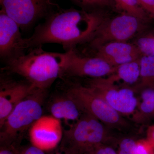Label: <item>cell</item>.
Listing matches in <instances>:
<instances>
[{"mask_svg":"<svg viewBox=\"0 0 154 154\" xmlns=\"http://www.w3.org/2000/svg\"><path fill=\"white\" fill-rule=\"evenodd\" d=\"M29 138L32 145L44 152L59 146L63 136L61 120L52 116H42L30 127Z\"/></svg>","mask_w":154,"mask_h":154,"instance_id":"cell-10","label":"cell"},{"mask_svg":"<svg viewBox=\"0 0 154 154\" xmlns=\"http://www.w3.org/2000/svg\"><path fill=\"white\" fill-rule=\"evenodd\" d=\"M146 139L154 148V125L148 127Z\"/></svg>","mask_w":154,"mask_h":154,"instance_id":"cell-27","label":"cell"},{"mask_svg":"<svg viewBox=\"0 0 154 154\" xmlns=\"http://www.w3.org/2000/svg\"><path fill=\"white\" fill-rule=\"evenodd\" d=\"M146 23L137 17L122 13L105 24L102 23L90 41L91 46L96 48L112 42H127L145 28Z\"/></svg>","mask_w":154,"mask_h":154,"instance_id":"cell-6","label":"cell"},{"mask_svg":"<svg viewBox=\"0 0 154 154\" xmlns=\"http://www.w3.org/2000/svg\"><path fill=\"white\" fill-rule=\"evenodd\" d=\"M136 154H154V148L146 139L139 140H136Z\"/></svg>","mask_w":154,"mask_h":154,"instance_id":"cell-21","label":"cell"},{"mask_svg":"<svg viewBox=\"0 0 154 154\" xmlns=\"http://www.w3.org/2000/svg\"><path fill=\"white\" fill-rule=\"evenodd\" d=\"M138 94V105L132 116L134 121L144 124L154 119V82L134 88Z\"/></svg>","mask_w":154,"mask_h":154,"instance_id":"cell-14","label":"cell"},{"mask_svg":"<svg viewBox=\"0 0 154 154\" xmlns=\"http://www.w3.org/2000/svg\"><path fill=\"white\" fill-rule=\"evenodd\" d=\"M66 94L74 100L83 113L94 116L109 128L122 129L128 125L122 116L90 86H72Z\"/></svg>","mask_w":154,"mask_h":154,"instance_id":"cell-5","label":"cell"},{"mask_svg":"<svg viewBox=\"0 0 154 154\" xmlns=\"http://www.w3.org/2000/svg\"><path fill=\"white\" fill-rule=\"evenodd\" d=\"M19 154H46L45 152L33 145L25 147L19 151Z\"/></svg>","mask_w":154,"mask_h":154,"instance_id":"cell-26","label":"cell"},{"mask_svg":"<svg viewBox=\"0 0 154 154\" xmlns=\"http://www.w3.org/2000/svg\"><path fill=\"white\" fill-rule=\"evenodd\" d=\"M88 85L100 94L122 116H132L137 110L139 99L133 88L118 87L107 78L92 79Z\"/></svg>","mask_w":154,"mask_h":154,"instance_id":"cell-8","label":"cell"},{"mask_svg":"<svg viewBox=\"0 0 154 154\" xmlns=\"http://www.w3.org/2000/svg\"><path fill=\"white\" fill-rule=\"evenodd\" d=\"M94 151L95 154H118L112 147L105 144L97 146Z\"/></svg>","mask_w":154,"mask_h":154,"instance_id":"cell-24","label":"cell"},{"mask_svg":"<svg viewBox=\"0 0 154 154\" xmlns=\"http://www.w3.org/2000/svg\"><path fill=\"white\" fill-rule=\"evenodd\" d=\"M42 46L5 63L8 73L22 77L35 90L46 91L57 78L62 77L71 50L64 53L45 51Z\"/></svg>","mask_w":154,"mask_h":154,"instance_id":"cell-2","label":"cell"},{"mask_svg":"<svg viewBox=\"0 0 154 154\" xmlns=\"http://www.w3.org/2000/svg\"><path fill=\"white\" fill-rule=\"evenodd\" d=\"M81 6L88 8H94L102 5L108 3L109 0H72Z\"/></svg>","mask_w":154,"mask_h":154,"instance_id":"cell-22","label":"cell"},{"mask_svg":"<svg viewBox=\"0 0 154 154\" xmlns=\"http://www.w3.org/2000/svg\"><path fill=\"white\" fill-rule=\"evenodd\" d=\"M96 56L116 67L139 59L141 56L135 44L127 42H112L97 48Z\"/></svg>","mask_w":154,"mask_h":154,"instance_id":"cell-13","label":"cell"},{"mask_svg":"<svg viewBox=\"0 0 154 154\" xmlns=\"http://www.w3.org/2000/svg\"><path fill=\"white\" fill-rule=\"evenodd\" d=\"M140 59L116 67L114 72L107 79L114 83L122 81L125 86H136L140 79Z\"/></svg>","mask_w":154,"mask_h":154,"instance_id":"cell-16","label":"cell"},{"mask_svg":"<svg viewBox=\"0 0 154 154\" xmlns=\"http://www.w3.org/2000/svg\"><path fill=\"white\" fill-rule=\"evenodd\" d=\"M50 110L51 116L55 118L74 122L84 113L74 100L67 94L65 96L58 98L54 101Z\"/></svg>","mask_w":154,"mask_h":154,"instance_id":"cell-15","label":"cell"},{"mask_svg":"<svg viewBox=\"0 0 154 154\" xmlns=\"http://www.w3.org/2000/svg\"><path fill=\"white\" fill-rule=\"evenodd\" d=\"M109 128L94 116L84 113L63 131L60 145L71 154H85L111 138Z\"/></svg>","mask_w":154,"mask_h":154,"instance_id":"cell-3","label":"cell"},{"mask_svg":"<svg viewBox=\"0 0 154 154\" xmlns=\"http://www.w3.org/2000/svg\"><path fill=\"white\" fill-rule=\"evenodd\" d=\"M115 67L99 57L83 56L72 49L62 77L104 78L112 74Z\"/></svg>","mask_w":154,"mask_h":154,"instance_id":"cell-9","label":"cell"},{"mask_svg":"<svg viewBox=\"0 0 154 154\" xmlns=\"http://www.w3.org/2000/svg\"><path fill=\"white\" fill-rule=\"evenodd\" d=\"M102 23L95 12L73 8L53 11L43 23L36 26L33 34L25 38L27 49L57 43L68 51L90 41Z\"/></svg>","mask_w":154,"mask_h":154,"instance_id":"cell-1","label":"cell"},{"mask_svg":"<svg viewBox=\"0 0 154 154\" xmlns=\"http://www.w3.org/2000/svg\"><path fill=\"white\" fill-rule=\"evenodd\" d=\"M115 7L122 13L129 14L144 21L149 22L152 20L141 6L138 0H113Z\"/></svg>","mask_w":154,"mask_h":154,"instance_id":"cell-17","label":"cell"},{"mask_svg":"<svg viewBox=\"0 0 154 154\" xmlns=\"http://www.w3.org/2000/svg\"><path fill=\"white\" fill-rule=\"evenodd\" d=\"M140 63V79L134 88L154 82V56L142 55Z\"/></svg>","mask_w":154,"mask_h":154,"instance_id":"cell-18","label":"cell"},{"mask_svg":"<svg viewBox=\"0 0 154 154\" xmlns=\"http://www.w3.org/2000/svg\"><path fill=\"white\" fill-rule=\"evenodd\" d=\"M21 28L13 19L0 12V57L5 63L25 53V38Z\"/></svg>","mask_w":154,"mask_h":154,"instance_id":"cell-11","label":"cell"},{"mask_svg":"<svg viewBox=\"0 0 154 154\" xmlns=\"http://www.w3.org/2000/svg\"><path fill=\"white\" fill-rule=\"evenodd\" d=\"M85 154H95L94 152V151H92L88 152L86 153Z\"/></svg>","mask_w":154,"mask_h":154,"instance_id":"cell-29","label":"cell"},{"mask_svg":"<svg viewBox=\"0 0 154 154\" xmlns=\"http://www.w3.org/2000/svg\"><path fill=\"white\" fill-rule=\"evenodd\" d=\"M146 13L154 20V0H138Z\"/></svg>","mask_w":154,"mask_h":154,"instance_id":"cell-23","label":"cell"},{"mask_svg":"<svg viewBox=\"0 0 154 154\" xmlns=\"http://www.w3.org/2000/svg\"><path fill=\"white\" fill-rule=\"evenodd\" d=\"M47 152V154H71L60 145L56 148Z\"/></svg>","mask_w":154,"mask_h":154,"instance_id":"cell-28","label":"cell"},{"mask_svg":"<svg viewBox=\"0 0 154 154\" xmlns=\"http://www.w3.org/2000/svg\"><path fill=\"white\" fill-rule=\"evenodd\" d=\"M45 91H35L15 107L0 125L1 145L13 144L19 135L42 116Z\"/></svg>","mask_w":154,"mask_h":154,"instance_id":"cell-4","label":"cell"},{"mask_svg":"<svg viewBox=\"0 0 154 154\" xmlns=\"http://www.w3.org/2000/svg\"><path fill=\"white\" fill-rule=\"evenodd\" d=\"M0 154H19V151L17 149L13 144L2 145Z\"/></svg>","mask_w":154,"mask_h":154,"instance_id":"cell-25","label":"cell"},{"mask_svg":"<svg viewBox=\"0 0 154 154\" xmlns=\"http://www.w3.org/2000/svg\"><path fill=\"white\" fill-rule=\"evenodd\" d=\"M1 11L26 30L46 17L53 10L51 0H0Z\"/></svg>","mask_w":154,"mask_h":154,"instance_id":"cell-7","label":"cell"},{"mask_svg":"<svg viewBox=\"0 0 154 154\" xmlns=\"http://www.w3.org/2000/svg\"><path fill=\"white\" fill-rule=\"evenodd\" d=\"M136 140L131 138H125L119 144L118 154H136Z\"/></svg>","mask_w":154,"mask_h":154,"instance_id":"cell-20","label":"cell"},{"mask_svg":"<svg viewBox=\"0 0 154 154\" xmlns=\"http://www.w3.org/2000/svg\"><path fill=\"white\" fill-rule=\"evenodd\" d=\"M35 90L25 81L1 79L0 88V125L20 102Z\"/></svg>","mask_w":154,"mask_h":154,"instance_id":"cell-12","label":"cell"},{"mask_svg":"<svg viewBox=\"0 0 154 154\" xmlns=\"http://www.w3.org/2000/svg\"><path fill=\"white\" fill-rule=\"evenodd\" d=\"M135 45L141 55L154 56V28L140 36Z\"/></svg>","mask_w":154,"mask_h":154,"instance_id":"cell-19","label":"cell"}]
</instances>
